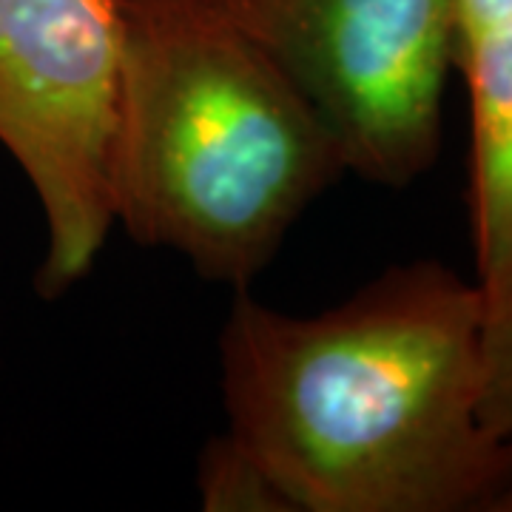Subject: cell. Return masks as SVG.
<instances>
[{
  "label": "cell",
  "mask_w": 512,
  "mask_h": 512,
  "mask_svg": "<svg viewBox=\"0 0 512 512\" xmlns=\"http://www.w3.org/2000/svg\"><path fill=\"white\" fill-rule=\"evenodd\" d=\"M478 282L424 259L293 316L237 291L228 430L293 512H512V439L481 419Z\"/></svg>",
  "instance_id": "obj_1"
},
{
  "label": "cell",
  "mask_w": 512,
  "mask_h": 512,
  "mask_svg": "<svg viewBox=\"0 0 512 512\" xmlns=\"http://www.w3.org/2000/svg\"><path fill=\"white\" fill-rule=\"evenodd\" d=\"M348 174L302 92L208 0H126L114 225L248 291Z\"/></svg>",
  "instance_id": "obj_2"
},
{
  "label": "cell",
  "mask_w": 512,
  "mask_h": 512,
  "mask_svg": "<svg viewBox=\"0 0 512 512\" xmlns=\"http://www.w3.org/2000/svg\"><path fill=\"white\" fill-rule=\"evenodd\" d=\"M325 120L345 168L404 188L441 148L453 0H208Z\"/></svg>",
  "instance_id": "obj_3"
},
{
  "label": "cell",
  "mask_w": 512,
  "mask_h": 512,
  "mask_svg": "<svg viewBox=\"0 0 512 512\" xmlns=\"http://www.w3.org/2000/svg\"><path fill=\"white\" fill-rule=\"evenodd\" d=\"M126 0H0V146L46 222L37 291L92 271L109 231Z\"/></svg>",
  "instance_id": "obj_4"
},
{
  "label": "cell",
  "mask_w": 512,
  "mask_h": 512,
  "mask_svg": "<svg viewBox=\"0 0 512 512\" xmlns=\"http://www.w3.org/2000/svg\"><path fill=\"white\" fill-rule=\"evenodd\" d=\"M470 94V231L478 288L512 265V20L456 46Z\"/></svg>",
  "instance_id": "obj_5"
},
{
  "label": "cell",
  "mask_w": 512,
  "mask_h": 512,
  "mask_svg": "<svg viewBox=\"0 0 512 512\" xmlns=\"http://www.w3.org/2000/svg\"><path fill=\"white\" fill-rule=\"evenodd\" d=\"M197 487L208 512H293L291 498L268 467L231 430L205 444Z\"/></svg>",
  "instance_id": "obj_6"
},
{
  "label": "cell",
  "mask_w": 512,
  "mask_h": 512,
  "mask_svg": "<svg viewBox=\"0 0 512 512\" xmlns=\"http://www.w3.org/2000/svg\"><path fill=\"white\" fill-rule=\"evenodd\" d=\"M481 419L501 439H512V265L481 288Z\"/></svg>",
  "instance_id": "obj_7"
},
{
  "label": "cell",
  "mask_w": 512,
  "mask_h": 512,
  "mask_svg": "<svg viewBox=\"0 0 512 512\" xmlns=\"http://www.w3.org/2000/svg\"><path fill=\"white\" fill-rule=\"evenodd\" d=\"M456 6V46L493 26L512 20V0H453Z\"/></svg>",
  "instance_id": "obj_8"
}]
</instances>
